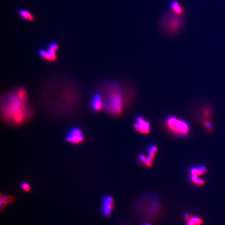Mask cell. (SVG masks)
<instances>
[{"mask_svg":"<svg viewBox=\"0 0 225 225\" xmlns=\"http://www.w3.org/2000/svg\"><path fill=\"white\" fill-rule=\"evenodd\" d=\"M26 100L20 98L17 92L7 96L4 101L3 113L5 117L15 124H22L28 116Z\"/></svg>","mask_w":225,"mask_h":225,"instance_id":"cell-1","label":"cell"},{"mask_svg":"<svg viewBox=\"0 0 225 225\" xmlns=\"http://www.w3.org/2000/svg\"><path fill=\"white\" fill-rule=\"evenodd\" d=\"M104 108L109 114L118 116L124 109L123 96L119 85L113 81L109 82L102 92Z\"/></svg>","mask_w":225,"mask_h":225,"instance_id":"cell-2","label":"cell"},{"mask_svg":"<svg viewBox=\"0 0 225 225\" xmlns=\"http://www.w3.org/2000/svg\"><path fill=\"white\" fill-rule=\"evenodd\" d=\"M164 121L167 129L174 136L185 137L190 133V125L184 119L171 115L167 116Z\"/></svg>","mask_w":225,"mask_h":225,"instance_id":"cell-3","label":"cell"},{"mask_svg":"<svg viewBox=\"0 0 225 225\" xmlns=\"http://www.w3.org/2000/svg\"><path fill=\"white\" fill-rule=\"evenodd\" d=\"M133 125L134 129L141 134H149L151 131L150 123L142 116H136Z\"/></svg>","mask_w":225,"mask_h":225,"instance_id":"cell-4","label":"cell"},{"mask_svg":"<svg viewBox=\"0 0 225 225\" xmlns=\"http://www.w3.org/2000/svg\"><path fill=\"white\" fill-rule=\"evenodd\" d=\"M65 139L67 142L71 144H80L84 141V134L79 128H73L66 134Z\"/></svg>","mask_w":225,"mask_h":225,"instance_id":"cell-5","label":"cell"},{"mask_svg":"<svg viewBox=\"0 0 225 225\" xmlns=\"http://www.w3.org/2000/svg\"><path fill=\"white\" fill-rule=\"evenodd\" d=\"M114 201L111 195H105L101 201V212L105 217H109L114 209Z\"/></svg>","mask_w":225,"mask_h":225,"instance_id":"cell-6","label":"cell"},{"mask_svg":"<svg viewBox=\"0 0 225 225\" xmlns=\"http://www.w3.org/2000/svg\"><path fill=\"white\" fill-rule=\"evenodd\" d=\"M91 106L93 111L98 112L102 109L103 105L102 98L101 95L96 94L93 97L91 100Z\"/></svg>","mask_w":225,"mask_h":225,"instance_id":"cell-7","label":"cell"},{"mask_svg":"<svg viewBox=\"0 0 225 225\" xmlns=\"http://www.w3.org/2000/svg\"><path fill=\"white\" fill-rule=\"evenodd\" d=\"M180 26V20L179 18L172 17L171 20L169 22L167 30L171 32H176L179 29Z\"/></svg>","mask_w":225,"mask_h":225,"instance_id":"cell-8","label":"cell"},{"mask_svg":"<svg viewBox=\"0 0 225 225\" xmlns=\"http://www.w3.org/2000/svg\"><path fill=\"white\" fill-rule=\"evenodd\" d=\"M14 197L12 195H3L2 194H1V200H0V206L1 210H2L4 209L7 205L12 203L15 201Z\"/></svg>","mask_w":225,"mask_h":225,"instance_id":"cell-9","label":"cell"},{"mask_svg":"<svg viewBox=\"0 0 225 225\" xmlns=\"http://www.w3.org/2000/svg\"><path fill=\"white\" fill-rule=\"evenodd\" d=\"M207 169L204 166H198L197 167H192L190 170L191 175H192L197 176H201L203 175L207 172Z\"/></svg>","mask_w":225,"mask_h":225,"instance_id":"cell-10","label":"cell"},{"mask_svg":"<svg viewBox=\"0 0 225 225\" xmlns=\"http://www.w3.org/2000/svg\"><path fill=\"white\" fill-rule=\"evenodd\" d=\"M38 53L39 55L42 58L46 61L53 62L55 61L57 58V57H55L51 54L47 50L41 49L39 51Z\"/></svg>","mask_w":225,"mask_h":225,"instance_id":"cell-11","label":"cell"},{"mask_svg":"<svg viewBox=\"0 0 225 225\" xmlns=\"http://www.w3.org/2000/svg\"><path fill=\"white\" fill-rule=\"evenodd\" d=\"M19 14L20 16L24 19L28 21H32L34 20V16L30 12L25 10H20L19 11Z\"/></svg>","mask_w":225,"mask_h":225,"instance_id":"cell-12","label":"cell"},{"mask_svg":"<svg viewBox=\"0 0 225 225\" xmlns=\"http://www.w3.org/2000/svg\"><path fill=\"white\" fill-rule=\"evenodd\" d=\"M58 50V45L55 42H52L49 45L47 50L51 54L55 57H57L56 56V52Z\"/></svg>","mask_w":225,"mask_h":225,"instance_id":"cell-13","label":"cell"},{"mask_svg":"<svg viewBox=\"0 0 225 225\" xmlns=\"http://www.w3.org/2000/svg\"><path fill=\"white\" fill-rule=\"evenodd\" d=\"M172 10L177 15H180L184 12V10L177 1H174L172 3Z\"/></svg>","mask_w":225,"mask_h":225,"instance_id":"cell-14","label":"cell"},{"mask_svg":"<svg viewBox=\"0 0 225 225\" xmlns=\"http://www.w3.org/2000/svg\"><path fill=\"white\" fill-rule=\"evenodd\" d=\"M190 180L192 181L193 184H194L195 185L197 186H203L205 185V181L203 179H201L199 178L198 176H197L192 175L190 176Z\"/></svg>","mask_w":225,"mask_h":225,"instance_id":"cell-15","label":"cell"},{"mask_svg":"<svg viewBox=\"0 0 225 225\" xmlns=\"http://www.w3.org/2000/svg\"><path fill=\"white\" fill-rule=\"evenodd\" d=\"M187 222V225H201L203 220L199 217H193Z\"/></svg>","mask_w":225,"mask_h":225,"instance_id":"cell-16","label":"cell"},{"mask_svg":"<svg viewBox=\"0 0 225 225\" xmlns=\"http://www.w3.org/2000/svg\"><path fill=\"white\" fill-rule=\"evenodd\" d=\"M157 150H158V149H157L156 146H155V145H151L149 146V149H148L149 155L151 156L152 157L155 158Z\"/></svg>","mask_w":225,"mask_h":225,"instance_id":"cell-17","label":"cell"},{"mask_svg":"<svg viewBox=\"0 0 225 225\" xmlns=\"http://www.w3.org/2000/svg\"><path fill=\"white\" fill-rule=\"evenodd\" d=\"M20 188L23 191L27 192H30L31 189H32L30 185L26 182H22L21 185H20Z\"/></svg>","mask_w":225,"mask_h":225,"instance_id":"cell-18","label":"cell"},{"mask_svg":"<svg viewBox=\"0 0 225 225\" xmlns=\"http://www.w3.org/2000/svg\"><path fill=\"white\" fill-rule=\"evenodd\" d=\"M203 123L205 128H206L208 131L210 133H212L213 130V127L212 123H210V121L208 120H204L203 121Z\"/></svg>","mask_w":225,"mask_h":225,"instance_id":"cell-19","label":"cell"},{"mask_svg":"<svg viewBox=\"0 0 225 225\" xmlns=\"http://www.w3.org/2000/svg\"><path fill=\"white\" fill-rule=\"evenodd\" d=\"M154 157H152L151 156L149 155L147 156L146 162L144 164V165L147 167H151L154 162Z\"/></svg>","mask_w":225,"mask_h":225,"instance_id":"cell-20","label":"cell"},{"mask_svg":"<svg viewBox=\"0 0 225 225\" xmlns=\"http://www.w3.org/2000/svg\"><path fill=\"white\" fill-rule=\"evenodd\" d=\"M146 157H147V156H146V155H144L143 154H140L139 155V159H140L141 162L143 163L144 164H145V163H146Z\"/></svg>","mask_w":225,"mask_h":225,"instance_id":"cell-21","label":"cell"},{"mask_svg":"<svg viewBox=\"0 0 225 225\" xmlns=\"http://www.w3.org/2000/svg\"><path fill=\"white\" fill-rule=\"evenodd\" d=\"M192 216L191 215H190L188 213H185V215H184V217H185V220L187 221V222H188V221H189L190 219L191 218H192Z\"/></svg>","mask_w":225,"mask_h":225,"instance_id":"cell-22","label":"cell"},{"mask_svg":"<svg viewBox=\"0 0 225 225\" xmlns=\"http://www.w3.org/2000/svg\"><path fill=\"white\" fill-rule=\"evenodd\" d=\"M146 225H151V224H149V223H147V224H146Z\"/></svg>","mask_w":225,"mask_h":225,"instance_id":"cell-23","label":"cell"},{"mask_svg":"<svg viewBox=\"0 0 225 225\" xmlns=\"http://www.w3.org/2000/svg\"><path fill=\"white\" fill-rule=\"evenodd\" d=\"M141 225H146V224H142Z\"/></svg>","mask_w":225,"mask_h":225,"instance_id":"cell-24","label":"cell"}]
</instances>
